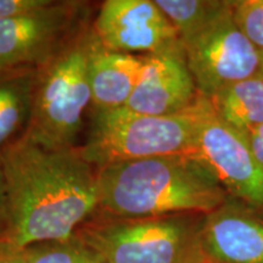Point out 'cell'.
I'll list each match as a JSON object with an SVG mask.
<instances>
[{
    "label": "cell",
    "mask_w": 263,
    "mask_h": 263,
    "mask_svg": "<svg viewBox=\"0 0 263 263\" xmlns=\"http://www.w3.org/2000/svg\"><path fill=\"white\" fill-rule=\"evenodd\" d=\"M242 134H244L252 154L263 166V124H259V126L252 128V129Z\"/></svg>",
    "instance_id": "obj_20"
},
{
    "label": "cell",
    "mask_w": 263,
    "mask_h": 263,
    "mask_svg": "<svg viewBox=\"0 0 263 263\" xmlns=\"http://www.w3.org/2000/svg\"><path fill=\"white\" fill-rule=\"evenodd\" d=\"M209 100L223 122L246 133L263 124V74L228 85Z\"/></svg>",
    "instance_id": "obj_14"
},
{
    "label": "cell",
    "mask_w": 263,
    "mask_h": 263,
    "mask_svg": "<svg viewBox=\"0 0 263 263\" xmlns=\"http://www.w3.org/2000/svg\"><path fill=\"white\" fill-rule=\"evenodd\" d=\"M9 228H10V216H9L8 196H6L4 172H3L2 156H0V242L8 241Z\"/></svg>",
    "instance_id": "obj_19"
},
{
    "label": "cell",
    "mask_w": 263,
    "mask_h": 263,
    "mask_svg": "<svg viewBox=\"0 0 263 263\" xmlns=\"http://www.w3.org/2000/svg\"><path fill=\"white\" fill-rule=\"evenodd\" d=\"M194 154L212 170L230 197L263 213V166L244 134L223 122L210 100Z\"/></svg>",
    "instance_id": "obj_9"
},
{
    "label": "cell",
    "mask_w": 263,
    "mask_h": 263,
    "mask_svg": "<svg viewBox=\"0 0 263 263\" xmlns=\"http://www.w3.org/2000/svg\"><path fill=\"white\" fill-rule=\"evenodd\" d=\"M95 170L99 211L111 216L207 215L230 197L195 154L154 156Z\"/></svg>",
    "instance_id": "obj_2"
},
{
    "label": "cell",
    "mask_w": 263,
    "mask_h": 263,
    "mask_svg": "<svg viewBox=\"0 0 263 263\" xmlns=\"http://www.w3.org/2000/svg\"><path fill=\"white\" fill-rule=\"evenodd\" d=\"M145 65V55L108 50L99 42L89 62L91 107L127 106Z\"/></svg>",
    "instance_id": "obj_12"
},
{
    "label": "cell",
    "mask_w": 263,
    "mask_h": 263,
    "mask_svg": "<svg viewBox=\"0 0 263 263\" xmlns=\"http://www.w3.org/2000/svg\"><path fill=\"white\" fill-rule=\"evenodd\" d=\"M202 244L211 263H263V213L229 197L205 215Z\"/></svg>",
    "instance_id": "obj_10"
},
{
    "label": "cell",
    "mask_w": 263,
    "mask_h": 263,
    "mask_svg": "<svg viewBox=\"0 0 263 263\" xmlns=\"http://www.w3.org/2000/svg\"><path fill=\"white\" fill-rule=\"evenodd\" d=\"M38 68L0 64V154L27 133Z\"/></svg>",
    "instance_id": "obj_13"
},
{
    "label": "cell",
    "mask_w": 263,
    "mask_h": 263,
    "mask_svg": "<svg viewBox=\"0 0 263 263\" xmlns=\"http://www.w3.org/2000/svg\"><path fill=\"white\" fill-rule=\"evenodd\" d=\"M98 38L93 24L38 68L26 137L48 149H76L91 106L89 62Z\"/></svg>",
    "instance_id": "obj_5"
},
{
    "label": "cell",
    "mask_w": 263,
    "mask_h": 263,
    "mask_svg": "<svg viewBox=\"0 0 263 263\" xmlns=\"http://www.w3.org/2000/svg\"><path fill=\"white\" fill-rule=\"evenodd\" d=\"M184 57L200 95L217 91L261 73L262 52L233 17V2L211 21L182 41Z\"/></svg>",
    "instance_id": "obj_6"
},
{
    "label": "cell",
    "mask_w": 263,
    "mask_h": 263,
    "mask_svg": "<svg viewBox=\"0 0 263 263\" xmlns=\"http://www.w3.org/2000/svg\"><path fill=\"white\" fill-rule=\"evenodd\" d=\"M51 3L52 0H0V20L28 15Z\"/></svg>",
    "instance_id": "obj_18"
},
{
    "label": "cell",
    "mask_w": 263,
    "mask_h": 263,
    "mask_svg": "<svg viewBox=\"0 0 263 263\" xmlns=\"http://www.w3.org/2000/svg\"><path fill=\"white\" fill-rule=\"evenodd\" d=\"M209 99L183 112L151 116L127 106L91 107L85 143L78 146L94 168L154 156L194 154Z\"/></svg>",
    "instance_id": "obj_3"
},
{
    "label": "cell",
    "mask_w": 263,
    "mask_h": 263,
    "mask_svg": "<svg viewBox=\"0 0 263 263\" xmlns=\"http://www.w3.org/2000/svg\"><path fill=\"white\" fill-rule=\"evenodd\" d=\"M0 156L16 248L73 238L99 211L97 170L78 147L48 149L24 136Z\"/></svg>",
    "instance_id": "obj_1"
},
{
    "label": "cell",
    "mask_w": 263,
    "mask_h": 263,
    "mask_svg": "<svg viewBox=\"0 0 263 263\" xmlns=\"http://www.w3.org/2000/svg\"><path fill=\"white\" fill-rule=\"evenodd\" d=\"M27 263H104L95 250L77 235L61 241H45L25 249Z\"/></svg>",
    "instance_id": "obj_16"
},
{
    "label": "cell",
    "mask_w": 263,
    "mask_h": 263,
    "mask_svg": "<svg viewBox=\"0 0 263 263\" xmlns=\"http://www.w3.org/2000/svg\"><path fill=\"white\" fill-rule=\"evenodd\" d=\"M233 17L249 41L263 52V0L233 2Z\"/></svg>",
    "instance_id": "obj_17"
},
{
    "label": "cell",
    "mask_w": 263,
    "mask_h": 263,
    "mask_svg": "<svg viewBox=\"0 0 263 263\" xmlns=\"http://www.w3.org/2000/svg\"><path fill=\"white\" fill-rule=\"evenodd\" d=\"M104 48L134 55L184 51L177 29L155 0H106L93 20Z\"/></svg>",
    "instance_id": "obj_8"
},
{
    "label": "cell",
    "mask_w": 263,
    "mask_h": 263,
    "mask_svg": "<svg viewBox=\"0 0 263 263\" xmlns=\"http://www.w3.org/2000/svg\"><path fill=\"white\" fill-rule=\"evenodd\" d=\"M202 213L117 217L98 211L76 235L104 263H211L202 244Z\"/></svg>",
    "instance_id": "obj_4"
},
{
    "label": "cell",
    "mask_w": 263,
    "mask_h": 263,
    "mask_svg": "<svg viewBox=\"0 0 263 263\" xmlns=\"http://www.w3.org/2000/svg\"><path fill=\"white\" fill-rule=\"evenodd\" d=\"M200 94L184 51L145 55V65L127 107L151 116H170L188 110Z\"/></svg>",
    "instance_id": "obj_11"
},
{
    "label": "cell",
    "mask_w": 263,
    "mask_h": 263,
    "mask_svg": "<svg viewBox=\"0 0 263 263\" xmlns=\"http://www.w3.org/2000/svg\"><path fill=\"white\" fill-rule=\"evenodd\" d=\"M0 263H27L25 249L16 248L8 241L0 242Z\"/></svg>",
    "instance_id": "obj_21"
},
{
    "label": "cell",
    "mask_w": 263,
    "mask_h": 263,
    "mask_svg": "<svg viewBox=\"0 0 263 263\" xmlns=\"http://www.w3.org/2000/svg\"><path fill=\"white\" fill-rule=\"evenodd\" d=\"M261 73L263 74V52H262V65H261Z\"/></svg>",
    "instance_id": "obj_22"
},
{
    "label": "cell",
    "mask_w": 263,
    "mask_h": 263,
    "mask_svg": "<svg viewBox=\"0 0 263 263\" xmlns=\"http://www.w3.org/2000/svg\"><path fill=\"white\" fill-rule=\"evenodd\" d=\"M91 4L52 0L31 14L0 20V64L41 68L93 24Z\"/></svg>",
    "instance_id": "obj_7"
},
{
    "label": "cell",
    "mask_w": 263,
    "mask_h": 263,
    "mask_svg": "<svg viewBox=\"0 0 263 263\" xmlns=\"http://www.w3.org/2000/svg\"><path fill=\"white\" fill-rule=\"evenodd\" d=\"M155 3L183 41L218 15L228 0H155Z\"/></svg>",
    "instance_id": "obj_15"
}]
</instances>
